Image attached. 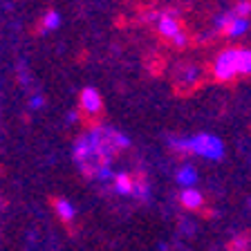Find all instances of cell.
<instances>
[{"instance_id": "10", "label": "cell", "mask_w": 251, "mask_h": 251, "mask_svg": "<svg viewBox=\"0 0 251 251\" xmlns=\"http://www.w3.org/2000/svg\"><path fill=\"white\" fill-rule=\"evenodd\" d=\"M54 209H56V213H58V218L65 222V225H70L72 222V218H74V206L68 202V200H61V198H56L54 200Z\"/></svg>"}, {"instance_id": "7", "label": "cell", "mask_w": 251, "mask_h": 251, "mask_svg": "<svg viewBox=\"0 0 251 251\" xmlns=\"http://www.w3.org/2000/svg\"><path fill=\"white\" fill-rule=\"evenodd\" d=\"M179 202H182V206L184 209H191V211H195V209H200L202 206V193L200 191H195V188H186L182 195H179Z\"/></svg>"}, {"instance_id": "8", "label": "cell", "mask_w": 251, "mask_h": 251, "mask_svg": "<svg viewBox=\"0 0 251 251\" xmlns=\"http://www.w3.org/2000/svg\"><path fill=\"white\" fill-rule=\"evenodd\" d=\"M238 76H251V50L238 47Z\"/></svg>"}, {"instance_id": "14", "label": "cell", "mask_w": 251, "mask_h": 251, "mask_svg": "<svg viewBox=\"0 0 251 251\" xmlns=\"http://www.w3.org/2000/svg\"><path fill=\"white\" fill-rule=\"evenodd\" d=\"M173 45L175 47H186L188 45V38H186V34H179L175 41H173Z\"/></svg>"}, {"instance_id": "6", "label": "cell", "mask_w": 251, "mask_h": 251, "mask_svg": "<svg viewBox=\"0 0 251 251\" xmlns=\"http://www.w3.org/2000/svg\"><path fill=\"white\" fill-rule=\"evenodd\" d=\"M251 27V21L249 18H235L233 23H229V25L222 29V34L225 36H229V38H240V36H245L247 34V29Z\"/></svg>"}, {"instance_id": "4", "label": "cell", "mask_w": 251, "mask_h": 251, "mask_svg": "<svg viewBox=\"0 0 251 251\" xmlns=\"http://www.w3.org/2000/svg\"><path fill=\"white\" fill-rule=\"evenodd\" d=\"M78 103H81V110L88 115H99L101 108H103V99L94 88H83L81 97H78Z\"/></svg>"}, {"instance_id": "9", "label": "cell", "mask_w": 251, "mask_h": 251, "mask_svg": "<svg viewBox=\"0 0 251 251\" xmlns=\"http://www.w3.org/2000/svg\"><path fill=\"white\" fill-rule=\"evenodd\" d=\"M115 191L121 195H132V191H135V179H132L128 173L115 175Z\"/></svg>"}, {"instance_id": "1", "label": "cell", "mask_w": 251, "mask_h": 251, "mask_svg": "<svg viewBox=\"0 0 251 251\" xmlns=\"http://www.w3.org/2000/svg\"><path fill=\"white\" fill-rule=\"evenodd\" d=\"M173 148H177L188 155H200L204 159H222L225 157V141L209 132H200L193 137H184V139H173Z\"/></svg>"}, {"instance_id": "12", "label": "cell", "mask_w": 251, "mask_h": 251, "mask_svg": "<svg viewBox=\"0 0 251 251\" xmlns=\"http://www.w3.org/2000/svg\"><path fill=\"white\" fill-rule=\"evenodd\" d=\"M58 25H61V16H58L54 9H50L45 16H43V29H56Z\"/></svg>"}, {"instance_id": "5", "label": "cell", "mask_w": 251, "mask_h": 251, "mask_svg": "<svg viewBox=\"0 0 251 251\" xmlns=\"http://www.w3.org/2000/svg\"><path fill=\"white\" fill-rule=\"evenodd\" d=\"M177 83L179 85H195L200 78V68L193 65V63H184V65H177Z\"/></svg>"}, {"instance_id": "13", "label": "cell", "mask_w": 251, "mask_h": 251, "mask_svg": "<svg viewBox=\"0 0 251 251\" xmlns=\"http://www.w3.org/2000/svg\"><path fill=\"white\" fill-rule=\"evenodd\" d=\"M233 11H235L238 18H247V16H251V0H240V2L233 7Z\"/></svg>"}, {"instance_id": "3", "label": "cell", "mask_w": 251, "mask_h": 251, "mask_svg": "<svg viewBox=\"0 0 251 251\" xmlns=\"http://www.w3.org/2000/svg\"><path fill=\"white\" fill-rule=\"evenodd\" d=\"M157 31H159V36L168 38L171 43L175 41L179 34H184V31H182V25H179V21L171 14V11H164V14L159 16V21H157Z\"/></svg>"}, {"instance_id": "2", "label": "cell", "mask_w": 251, "mask_h": 251, "mask_svg": "<svg viewBox=\"0 0 251 251\" xmlns=\"http://www.w3.org/2000/svg\"><path fill=\"white\" fill-rule=\"evenodd\" d=\"M213 76L218 81H231L238 76V47H226L213 61Z\"/></svg>"}, {"instance_id": "11", "label": "cell", "mask_w": 251, "mask_h": 251, "mask_svg": "<svg viewBox=\"0 0 251 251\" xmlns=\"http://www.w3.org/2000/svg\"><path fill=\"white\" fill-rule=\"evenodd\" d=\"M177 182L182 184V186L191 188L195 182H198V171H195L191 164H184V166L177 171Z\"/></svg>"}]
</instances>
